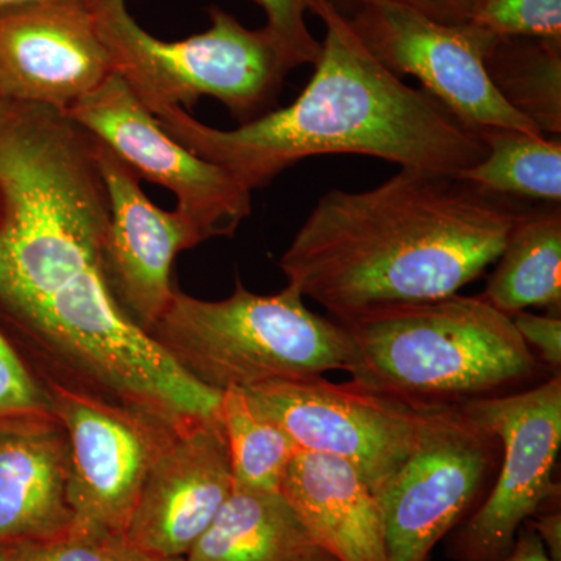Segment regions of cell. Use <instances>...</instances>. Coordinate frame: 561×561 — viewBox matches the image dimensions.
<instances>
[{
    "label": "cell",
    "mask_w": 561,
    "mask_h": 561,
    "mask_svg": "<svg viewBox=\"0 0 561 561\" xmlns=\"http://www.w3.org/2000/svg\"><path fill=\"white\" fill-rule=\"evenodd\" d=\"M108 225L92 136L62 111L0 99V328L44 387L173 421L209 415L217 391L114 298Z\"/></svg>",
    "instance_id": "1"
},
{
    "label": "cell",
    "mask_w": 561,
    "mask_h": 561,
    "mask_svg": "<svg viewBox=\"0 0 561 561\" xmlns=\"http://www.w3.org/2000/svg\"><path fill=\"white\" fill-rule=\"evenodd\" d=\"M531 203L448 173L401 168L373 190H332L279 257L287 286L337 321L459 294L500 257Z\"/></svg>",
    "instance_id": "2"
},
{
    "label": "cell",
    "mask_w": 561,
    "mask_h": 561,
    "mask_svg": "<svg viewBox=\"0 0 561 561\" xmlns=\"http://www.w3.org/2000/svg\"><path fill=\"white\" fill-rule=\"evenodd\" d=\"M311 11L324 22L327 35L311 80L294 103L234 130L169 108L157 114L164 131L250 192L319 154H365L456 176L486 157L481 133L376 60L328 0H312Z\"/></svg>",
    "instance_id": "3"
},
{
    "label": "cell",
    "mask_w": 561,
    "mask_h": 561,
    "mask_svg": "<svg viewBox=\"0 0 561 561\" xmlns=\"http://www.w3.org/2000/svg\"><path fill=\"white\" fill-rule=\"evenodd\" d=\"M339 323L348 339L350 382L412 408L512 393L541 370L512 317L481 297L456 294Z\"/></svg>",
    "instance_id": "4"
},
{
    "label": "cell",
    "mask_w": 561,
    "mask_h": 561,
    "mask_svg": "<svg viewBox=\"0 0 561 561\" xmlns=\"http://www.w3.org/2000/svg\"><path fill=\"white\" fill-rule=\"evenodd\" d=\"M149 335L187 376L220 393L343 370L348 351L342 324L312 312L294 287L260 295L239 278L219 301L175 290Z\"/></svg>",
    "instance_id": "5"
},
{
    "label": "cell",
    "mask_w": 561,
    "mask_h": 561,
    "mask_svg": "<svg viewBox=\"0 0 561 561\" xmlns=\"http://www.w3.org/2000/svg\"><path fill=\"white\" fill-rule=\"evenodd\" d=\"M91 2L114 72L154 116L213 98L249 124L272 111L291 70L267 28L250 31L220 7L208 31L171 43L144 31L125 0Z\"/></svg>",
    "instance_id": "6"
},
{
    "label": "cell",
    "mask_w": 561,
    "mask_h": 561,
    "mask_svg": "<svg viewBox=\"0 0 561 561\" xmlns=\"http://www.w3.org/2000/svg\"><path fill=\"white\" fill-rule=\"evenodd\" d=\"M501 443L493 489L451 531L454 561H502L535 513L560 501L561 376L538 386L460 404Z\"/></svg>",
    "instance_id": "7"
},
{
    "label": "cell",
    "mask_w": 561,
    "mask_h": 561,
    "mask_svg": "<svg viewBox=\"0 0 561 561\" xmlns=\"http://www.w3.org/2000/svg\"><path fill=\"white\" fill-rule=\"evenodd\" d=\"M500 459V438L461 405L421 408L413 451L376 497L390 561H430L470 515Z\"/></svg>",
    "instance_id": "8"
},
{
    "label": "cell",
    "mask_w": 561,
    "mask_h": 561,
    "mask_svg": "<svg viewBox=\"0 0 561 561\" xmlns=\"http://www.w3.org/2000/svg\"><path fill=\"white\" fill-rule=\"evenodd\" d=\"M345 20L376 60L400 79H419L465 127L545 136L491 83L485 57L497 39L491 33L470 22L443 24L391 0H368Z\"/></svg>",
    "instance_id": "9"
},
{
    "label": "cell",
    "mask_w": 561,
    "mask_h": 561,
    "mask_svg": "<svg viewBox=\"0 0 561 561\" xmlns=\"http://www.w3.org/2000/svg\"><path fill=\"white\" fill-rule=\"evenodd\" d=\"M251 404L289 435L300 451L350 463L378 497L409 459L421 408L323 376L264 383L245 391Z\"/></svg>",
    "instance_id": "10"
},
{
    "label": "cell",
    "mask_w": 561,
    "mask_h": 561,
    "mask_svg": "<svg viewBox=\"0 0 561 561\" xmlns=\"http://www.w3.org/2000/svg\"><path fill=\"white\" fill-rule=\"evenodd\" d=\"M138 179L171 191L202 238H232L251 214V192L220 165L192 153L161 127L135 92L111 73L65 111Z\"/></svg>",
    "instance_id": "11"
},
{
    "label": "cell",
    "mask_w": 561,
    "mask_h": 561,
    "mask_svg": "<svg viewBox=\"0 0 561 561\" xmlns=\"http://www.w3.org/2000/svg\"><path fill=\"white\" fill-rule=\"evenodd\" d=\"M46 390L69 438L73 522L124 537L150 468L186 423L61 387Z\"/></svg>",
    "instance_id": "12"
},
{
    "label": "cell",
    "mask_w": 561,
    "mask_h": 561,
    "mask_svg": "<svg viewBox=\"0 0 561 561\" xmlns=\"http://www.w3.org/2000/svg\"><path fill=\"white\" fill-rule=\"evenodd\" d=\"M113 72L91 0L0 11V99L65 113Z\"/></svg>",
    "instance_id": "13"
},
{
    "label": "cell",
    "mask_w": 561,
    "mask_h": 561,
    "mask_svg": "<svg viewBox=\"0 0 561 561\" xmlns=\"http://www.w3.org/2000/svg\"><path fill=\"white\" fill-rule=\"evenodd\" d=\"M234 490L217 416L192 420L154 460L124 540L149 557H186Z\"/></svg>",
    "instance_id": "14"
},
{
    "label": "cell",
    "mask_w": 561,
    "mask_h": 561,
    "mask_svg": "<svg viewBox=\"0 0 561 561\" xmlns=\"http://www.w3.org/2000/svg\"><path fill=\"white\" fill-rule=\"evenodd\" d=\"M94 146L110 201L106 278L124 312L149 334L175 294L173 261L205 239L180 210L151 203L138 176L105 146L95 139Z\"/></svg>",
    "instance_id": "15"
},
{
    "label": "cell",
    "mask_w": 561,
    "mask_h": 561,
    "mask_svg": "<svg viewBox=\"0 0 561 561\" xmlns=\"http://www.w3.org/2000/svg\"><path fill=\"white\" fill-rule=\"evenodd\" d=\"M69 478V438L57 416L0 421V545L70 529Z\"/></svg>",
    "instance_id": "16"
},
{
    "label": "cell",
    "mask_w": 561,
    "mask_h": 561,
    "mask_svg": "<svg viewBox=\"0 0 561 561\" xmlns=\"http://www.w3.org/2000/svg\"><path fill=\"white\" fill-rule=\"evenodd\" d=\"M280 493L335 560L390 561L378 501L346 461L298 451Z\"/></svg>",
    "instance_id": "17"
},
{
    "label": "cell",
    "mask_w": 561,
    "mask_h": 561,
    "mask_svg": "<svg viewBox=\"0 0 561 561\" xmlns=\"http://www.w3.org/2000/svg\"><path fill=\"white\" fill-rule=\"evenodd\" d=\"M187 561H337L280 491L232 490Z\"/></svg>",
    "instance_id": "18"
},
{
    "label": "cell",
    "mask_w": 561,
    "mask_h": 561,
    "mask_svg": "<svg viewBox=\"0 0 561 561\" xmlns=\"http://www.w3.org/2000/svg\"><path fill=\"white\" fill-rule=\"evenodd\" d=\"M494 264L482 300L508 317L527 308L561 313V203L530 205Z\"/></svg>",
    "instance_id": "19"
},
{
    "label": "cell",
    "mask_w": 561,
    "mask_h": 561,
    "mask_svg": "<svg viewBox=\"0 0 561 561\" xmlns=\"http://www.w3.org/2000/svg\"><path fill=\"white\" fill-rule=\"evenodd\" d=\"M485 68L513 110L542 135H561V41L497 38Z\"/></svg>",
    "instance_id": "20"
},
{
    "label": "cell",
    "mask_w": 561,
    "mask_h": 561,
    "mask_svg": "<svg viewBox=\"0 0 561 561\" xmlns=\"http://www.w3.org/2000/svg\"><path fill=\"white\" fill-rule=\"evenodd\" d=\"M489 153L460 179L518 201L561 203L560 136L490 128L482 130Z\"/></svg>",
    "instance_id": "21"
},
{
    "label": "cell",
    "mask_w": 561,
    "mask_h": 561,
    "mask_svg": "<svg viewBox=\"0 0 561 561\" xmlns=\"http://www.w3.org/2000/svg\"><path fill=\"white\" fill-rule=\"evenodd\" d=\"M219 420L230 453L234 490L280 491L287 468L300 451L289 435L261 415L242 390L221 393Z\"/></svg>",
    "instance_id": "22"
},
{
    "label": "cell",
    "mask_w": 561,
    "mask_h": 561,
    "mask_svg": "<svg viewBox=\"0 0 561 561\" xmlns=\"http://www.w3.org/2000/svg\"><path fill=\"white\" fill-rule=\"evenodd\" d=\"M467 22L496 38L561 41V0H470Z\"/></svg>",
    "instance_id": "23"
},
{
    "label": "cell",
    "mask_w": 561,
    "mask_h": 561,
    "mask_svg": "<svg viewBox=\"0 0 561 561\" xmlns=\"http://www.w3.org/2000/svg\"><path fill=\"white\" fill-rule=\"evenodd\" d=\"M49 393L0 328V421L49 416Z\"/></svg>",
    "instance_id": "24"
},
{
    "label": "cell",
    "mask_w": 561,
    "mask_h": 561,
    "mask_svg": "<svg viewBox=\"0 0 561 561\" xmlns=\"http://www.w3.org/2000/svg\"><path fill=\"white\" fill-rule=\"evenodd\" d=\"M124 540L102 527L73 522L70 529L49 540L18 542L20 561H108Z\"/></svg>",
    "instance_id": "25"
},
{
    "label": "cell",
    "mask_w": 561,
    "mask_h": 561,
    "mask_svg": "<svg viewBox=\"0 0 561 561\" xmlns=\"http://www.w3.org/2000/svg\"><path fill=\"white\" fill-rule=\"evenodd\" d=\"M267 16L265 28L279 44L291 69L302 65H316L321 43L313 38L306 24V13L311 11L312 0H253Z\"/></svg>",
    "instance_id": "26"
},
{
    "label": "cell",
    "mask_w": 561,
    "mask_h": 561,
    "mask_svg": "<svg viewBox=\"0 0 561 561\" xmlns=\"http://www.w3.org/2000/svg\"><path fill=\"white\" fill-rule=\"evenodd\" d=\"M560 316L561 313L553 312L538 316L523 311L512 317L513 324L524 343L553 375H560L561 367Z\"/></svg>",
    "instance_id": "27"
},
{
    "label": "cell",
    "mask_w": 561,
    "mask_h": 561,
    "mask_svg": "<svg viewBox=\"0 0 561 561\" xmlns=\"http://www.w3.org/2000/svg\"><path fill=\"white\" fill-rule=\"evenodd\" d=\"M328 2L343 18H350L354 11L359 10L368 0H328ZM391 2L412 7V9L430 16L431 20L443 22V24L467 22L468 7H470V0H391Z\"/></svg>",
    "instance_id": "28"
},
{
    "label": "cell",
    "mask_w": 561,
    "mask_h": 561,
    "mask_svg": "<svg viewBox=\"0 0 561 561\" xmlns=\"http://www.w3.org/2000/svg\"><path fill=\"white\" fill-rule=\"evenodd\" d=\"M540 538L552 561H561L560 501L546 505L526 523Z\"/></svg>",
    "instance_id": "29"
},
{
    "label": "cell",
    "mask_w": 561,
    "mask_h": 561,
    "mask_svg": "<svg viewBox=\"0 0 561 561\" xmlns=\"http://www.w3.org/2000/svg\"><path fill=\"white\" fill-rule=\"evenodd\" d=\"M502 561H552L534 529L524 524L516 535L511 552Z\"/></svg>",
    "instance_id": "30"
},
{
    "label": "cell",
    "mask_w": 561,
    "mask_h": 561,
    "mask_svg": "<svg viewBox=\"0 0 561 561\" xmlns=\"http://www.w3.org/2000/svg\"><path fill=\"white\" fill-rule=\"evenodd\" d=\"M142 557L144 553L136 551L127 541L122 540L111 553L108 561H142Z\"/></svg>",
    "instance_id": "31"
},
{
    "label": "cell",
    "mask_w": 561,
    "mask_h": 561,
    "mask_svg": "<svg viewBox=\"0 0 561 561\" xmlns=\"http://www.w3.org/2000/svg\"><path fill=\"white\" fill-rule=\"evenodd\" d=\"M0 561H20L18 545H0Z\"/></svg>",
    "instance_id": "32"
},
{
    "label": "cell",
    "mask_w": 561,
    "mask_h": 561,
    "mask_svg": "<svg viewBox=\"0 0 561 561\" xmlns=\"http://www.w3.org/2000/svg\"><path fill=\"white\" fill-rule=\"evenodd\" d=\"M46 2V0H0V11L16 9V7L31 5V3Z\"/></svg>",
    "instance_id": "33"
},
{
    "label": "cell",
    "mask_w": 561,
    "mask_h": 561,
    "mask_svg": "<svg viewBox=\"0 0 561 561\" xmlns=\"http://www.w3.org/2000/svg\"><path fill=\"white\" fill-rule=\"evenodd\" d=\"M142 561H187L186 557H149L144 556Z\"/></svg>",
    "instance_id": "34"
}]
</instances>
